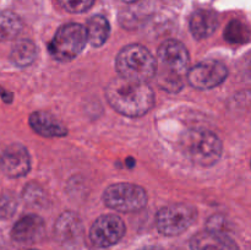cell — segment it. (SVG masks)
<instances>
[{
    "mask_svg": "<svg viewBox=\"0 0 251 250\" xmlns=\"http://www.w3.org/2000/svg\"><path fill=\"white\" fill-rule=\"evenodd\" d=\"M105 97L118 113L132 118L146 114L154 102L153 91L146 82H135L120 76L108 83Z\"/></svg>",
    "mask_w": 251,
    "mask_h": 250,
    "instance_id": "obj_1",
    "label": "cell"
},
{
    "mask_svg": "<svg viewBox=\"0 0 251 250\" xmlns=\"http://www.w3.org/2000/svg\"><path fill=\"white\" fill-rule=\"evenodd\" d=\"M189 53L185 46L176 39L163 42L158 49L156 77L159 87L168 92L183 88V77L189 70Z\"/></svg>",
    "mask_w": 251,
    "mask_h": 250,
    "instance_id": "obj_2",
    "label": "cell"
},
{
    "mask_svg": "<svg viewBox=\"0 0 251 250\" xmlns=\"http://www.w3.org/2000/svg\"><path fill=\"white\" fill-rule=\"evenodd\" d=\"M157 60L151 51L140 44H130L117 56V70L120 77L135 82H149L154 77Z\"/></svg>",
    "mask_w": 251,
    "mask_h": 250,
    "instance_id": "obj_3",
    "label": "cell"
},
{
    "mask_svg": "<svg viewBox=\"0 0 251 250\" xmlns=\"http://www.w3.org/2000/svg\"><path fill=\"white\" fill-rule=\"evenodd\" d=\"M183 151L191 162L202 167L217 163L222 156V142L217 135L205 129H194L183 137Z\"/></svg>",
    "mask_w": 251,
    "mask_h": 250,
    "instance_id": "obj_4",
    "label": "cell"
},
{
    "mask_svg": "<svg viewBox=\"0 0 251 250\" xmlns=\"http://www.w3.org/2000/svg\"><path fill=\"white\" fill-rule=\"evenodd\" d=\"M87 43L86 29L82 25L71 24L63 25L54 34L49 43V53L59 61H70L75 59L85 48Z\"/></svg>",
    "mask_w": 251,
    "mask_h": 250,
    "instance_id": "obj_5",
    "label": "cell"
},
{
    "mask_svg": "<svg viewBox=\"0 0 251 250\" xmlns=\"http://www.w3.org/2000/svg\"><path fill=\"white\" fill-rule=\"evenodd\" d=\"M103 201L108 207L119 212H136L146 206L147 194L136 184H113L103 193Z\"/></svg>",
    "mask_w": 251,
    "mask_h": 250,
    "instance_id": "obj_6",
    "label": "cell"
},
{
    "mask_svg": "<svg viewBox=\"0 0 251 250\" xmlns=\"http://www.w3.org/2000/svg\"><path fill=\"white\" fill-rule=\"evenodd\" d=\"M195 207L188 203H173L162 208L157 215V228L163 235H178L185 232L196 220Z\"/></svg>",
    "mask_w": 251,
    "mask_h": 250,
    "instance_id": "obj_7",
    "label": "cell"
},
{
    "mask_svg": "<svg viewBox=\"0 0 251 250\" xmlns=\"http://www.w3.org/2000/svg\"><path fill=\"white\" fill-rule=\"evenodd\" d=\"M228 70L225 64L217 60H205L188 70L189 83L198 90H211L227 78Z\"/></svg>",
    "mask_w": 251,
    "mask_h": 250,
    "instance_id": "obj_8",
    "label": "cell"
},
{
    "mask_svg": "<svg viewBox=\"0 0 251 250\" xmlns=\"http://www.w3.org/2000/svg\"><path fill=\"white\" fill-rule=\"evenodd\" d=\"M125 233V225L117 215H103L95 221L90 230L91 242L98 248L117 244Z\"/></svg>",
    "mask_w": 251,
    "mask_h": 250,
    "instance_id": "obj_9",
    "label": "cell"
},
{
    "mask_svg": "<svg viewBox=\"0 0 251 250\" xmlns=\"http://www.w3.org/2000/svg\"><path fill=\"white\" fill-rule=\"evenodd\" d=\"M0 167L7 176L20 178L28 173L31 159L27 150L22 145L14 144L7 147L0 157Z\"/></svg>",
    "mask_w": 251,
    "mask_h": 250,
    "instance_id": "obj_10",
    "label": "cell"
},
{
    "mask_svg": "<svg viewBox=\"0 0 251 250\" xmlns=\"http://www.w3.org/2000/svg\"><path fill=\"white\" fill-rule=\"evenodd\" d=\"M191 250H239L232 238L217 230H203L194 235L190 242Z\"/></svg>",
    "mask_w": 251,
    "mask_h": 250,
    "instance_id": "obj_11",
    "label": "cell"
},
{
    "mask_svg": "<svg viewBox=\"0 0 251 250\" xmlns=\"http://www.w3.org/2000/svg\"><path fill=\"white\" fill-rule=\"evenodd\" d=\"M44 232V221L37 215H28L16 222L11 230L12 239L20 243H31L39 239Z\"/></svg>",
    "mask_w": 251,
    "mask_h": 250,
    "instance_id": "obj_12",
    "label": "cell"
},
{
    "mask_svg": "<svg viewBox=\"0 0 251 250\" xmlns=\"http://www.w3.org/2000/svg\"><path fill=\"white\" fill-rule=\"evenodd\" d=\"M31 127L37 132L46 137H61L66 136L68 129L63 123L56 118L46 112H34L29 117Z\"/></svg>",
    "mask_w": 251,
    "mask_h": 250,
    "instance_id": "obj_13",
    "label": "cell"
},
{
    "mask_svg": "<svg viewBox=\"0 0 251 250\" xmlns=\"http://www.w3.org/2000/svg\"><path fill=\"white\" fill-rule=\"evenodd\" d=\"M220 26L217 14L212 10L201 9L193 14L190 19V32L198 39L212 36Z\"/></svg>",
    "mask_w": 251,
    "mask_h": 250,
    "instance_id": "obj_14",
    "label": "cell"
},
{
    "mask_svg": "<svg viewBox=\"0 0 251 250\" xmlns=\"http://www.w3.org/2000/svg\"><path fill=\"white\" fill-rule=\"evenodd\" d=\"M87 42L92 47H100L107 42L110 33V26L104 16L96 15L87 21L85 27Z\"/></svg>",
    "mask_w": 251,
    "mask_h": 250,
    "instance_id": "obj_15",
    "label": "cell"
},
{
    "mask_svg": "<svg viewBox=\"0 0 251 250\" xmlns=\"http://www.w3.org/2000/svg\"><path fill=\"white\" fill-rule=\"evenodd\" d=\"M56 234L63 242H73L81 234V222L71 212L63 213L56 222Z\"/></svg>",
    "mask_w": 251,
    "mask_h": 250,
    "instance_id": "obj_16",
    "label": "cell"
},
{
    "mask_svg": "<svg viewBox=\"0 0 251 250\" xmlns=\"http://www.w3.org/2000/svg\"><path fill=\"white\" fill-rule=\"evenodd\" d=\"M36 44L29 39H21L14 44L10 53V59L17 66H28L36 59Z\"/></svg>",
    "mask_w": 251,
    "mask_h": 250,
    "instance_id": "obj_17",
    "label": "cell"
},
{
    "mask_svg": "<svg viewBox=\"0 0 251 250\" xmlns=\"http://www.w3.org/2000/svg\"><path fill=\"white\" fill-rule=\"evenodd\" d=\"M22 29V21L16 14L9 10H0V41L16 38Z\"/></svg>",
    "mask_w": 251,
    "mask_h": 250,
    "instance_id": "obj_18",
    "label": "cell"
},
{
    "mask_svg": "<svg viewBox=\"0 0 251 250\" xmlns=\"http://www.w3.org/2000/svg\"><path fill=\"white\" fill-rule=\"evenodd\" d=\"M226 38L232 43H244L249 38V32L240 21H232L226 29Z\"/></svg>",
    "mask_w": 251,
    "mask_h": 250,
    "instance_id": "obj_19",
    "label": "cell"
},
{
    "mask_svg": "<svg viewBox=\"0 0 251 250\" xmlns=\"http://www.w3.org/2000/svg\"><path fill=\"white\" fill-rule=\"evenodd\" d=\"M60 6L71 14H81L90 9L95 0H58Z\"/></svg>",
    "mask_w": 251,
    "mask_h": 250,
    "instance_id": "obj_20",
    "label": "cell"
},
{
    "mask_svg": "<svg viewBox=\"0 0 251 250\" xmlns=\"http://www.w3.org/2000/svg\"><path fill=\"white\" fill-rule=\"evenodd\" d=\"M16 202L10 196H1L0 198V220H5L14 215Z\"/></svg>",
    "mask_w": 251,
    "mask_h": 250,
    "instance_id": "obj_21",
    "label": "cell"
},
{
    "mask_svg": "<svg viewBox=\"0 0 251 250\" xmlns=\"http://www.w3.org/2000/svg\"><path fill=\"white\" fill-rule=\"evenodd\" d=\"M140 250H162V249L159 247H157V245H147V247L141 248Z\"/></svg>",
    "mask_w": 251,
    "mask_h": 250,
    "instance_id": "obj_22",
    "label": "cell"
},
{
    "mask_svg": "<svg viewBox=\"0 0 251 250\" xmlns=\"http://www.w3.org/2000/svg\"><path fill=\"white\" fill-rule=\"evenodd\" d=\"M123 2H126V4H131V2H136L137 0H120Z\"/></svg>",
    "mask_w": 251,
    "mask_h": 250,
    "instance_id": "obj_23",
    "label": "cell"
}]
</instances>
